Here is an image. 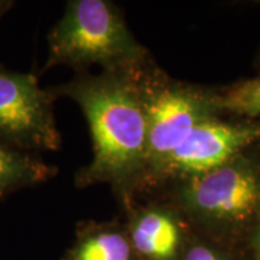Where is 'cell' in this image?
Wrapping results in <instances>:
<instances>
[{
    "mask_svg": "<svg viewBox=\"0 0 260 260\" xmlns=\"http://www.w3.org/2000/svg\"><path fill=\"white\" fill-rule=\"evenodd\" d=\"M130 242L140 260H175L181 248V229L170 211L160 205H126Z\"/></svg>",
    "mask_w": 260,
    "mask_h": 260,
    "instance_id": "cell-7",
    "label": "cell"
},
{
    "mask_svg": "<svg viewBox=\"0 0 260 260\" xmlns=\"http://www.w3.org/2000/svg\"><path fill=\"white\" fill-rule=\"evenodd\" d=\"M61 260H140L126 228L118 223L84 220L77 224L75 240Z\"/></svg>",
    "mask_w": 260,
    "mask_h": 260,
    "instance_id": "cell-8",
    "label": "cell"
},
{
    "mask_svg": "<svg viewBox=\"0 0 260 260\" xmlns=\"http://www.w3.org/2000/svg\"><path fill=\"white\" fill-rule=\"evenodd\" d=\"M135 70L86 71L48 88L56 99L69 98L77 104L89 125L93 158L75 175L76 187L107 183L124 205L133 199L147 148V122Z\"/></svg>",
    "mask_w": 260,
    "mask_h": 260,
    "instance_id": "cell-1",
    "label": "cell"
},
{
    "mask_svg": "<svg viewBox=\"0 0 260 260\" xmlns=\"http://www.w3.org/2000/svg\"><path fill=\"white\" fill-rule=\"evenodd\" d=\"M183 260H229L218 251L205 245H195L188 249Z\"/></svg>",
    "mask_w": 260,
    "mask_h": 260,
    "instance_id": "cell-11",
    "label": "cell"
},
{
    "mask_svg": "<svg viewBox=\"0 0 260 260\" xmlns=\"http://www.w3.org/2000/svg\"><path fill=\"white\" fill-rule=\"evenodd\" d=\"M44 69L69 67L86 73L93 65L103 71H132L149 59L118 6L107 0H70L47 38Z\"/></svg>",
    "mask_w": 260,
    "mask_h": 260,
    "instance_id": "cell-2",
    "label": "cell"
},
{
    "mask_svg": "<svg viewBox=\"0 0 260 260\" xmlns=\"http://www.w3.org/2000/svg\"><path fill=\"white\" fill-rule=\"evenodd\" d=\"M178 198L188 212L210 225L242 229L260 214V160L243 152L213 170L187 178Z\"/></svg>",
    "mask_w": 260,
    "mask_h": 260,
    "instance_id": "cell-4",
    "label": "cell"
},
{
    "mask_svg": "<svg viewBox=\"0 0 260 260\" xmlns=\"http://www.w3.org/2000/svg\"><path fill=\"white\" fill-rule=\"evenodd\" d=\"M212 111H225L239 116L260 117V76L209 94Z\"/></svg>",
    "mask_w": 260,
    "mask_h": 260,
    "instance_id": "cell-10",
    "label": "cell"
},
{
    "mask_svg": "<svg viewBox=\"0 0 260 260\" xmlns=\"http://www.w3.org/2000/svg\"><path fill=\"white\" fill-rule=\"evenodd\" d=\"M58 168L38 154L19 151L0 141V201L22 188L44 183L54 177Z\"/></svg>",
    "mask_w": 260,
    "mask_h": 260,
    "instance_id": "cell-9",
    "label": "cell"
},
{
    "mask_svg": "<svg viewBox=\"0 0 260 260\" xmlns=\"http://www.w3.org/2000/svg\"><path fill=\"white\" fill-rule=\"evenodd\" d=\"M258 142L260 124L219 122L211 117L195 126L188 138L140 182L133 200L136 194L153 191L174 178L187 180L213 170Z\"/></svg>",
    "mask_w": 260,
    "mask_h": 260,
    "instance_id": "cell-6",
    "label": "cell"
},
{
    "mask_svg": "<svg viewBox=\"0 0 260 260\" xmlns=\"http://www.w3.org/2000/svg\"><path fill=\"white\" fill-rule=\"evenodd\" d=\"M12 6H14V2L11 0H0V21Z\"/></svg>",
    "mask_w": 260,
    "mask_h": 260,
    "instance_id": "cell-12",
    "label": "cell"
},
{
    "mask_svg": "<svg viewBox=\"0 0 260 260\" xmlns=\"http://www.w3.org/2000/svg\"><path fill=\"white\" fill-rule=\"evenodd\" d=\"M134 76L147 122L145 167L135 186V193L140 182L154 171L195 126L211 118L213 111L209 94L169 79L151 59L139 67Z\"/></svg>",
    "mask_w": 260,
    "mask_h": 260,
    "instance_id": "cell-3",
    "label": "cell"
},
{
    "mask_svg": "<svg viewBox=\"0 0 260 260\" xmlns=\"http://www.w3.org/2000/svg\"><path fill=\"white\" fill-rule=\"evenodd\" d=\"M32 74L0 68V141L19 151L56 152L61 136L54 117L56 102Z\"/></svg>",
    "mask_w": 260,
    "mask_h": 260,
    "instance_id": "cell-5",
    "label": "cell"
},
{
    "mask_svg": "<svg viewBox=\"0 0 260 260\" xmlns=\"http://www.w3.org/2000/svg\"><path fill=\"white\" fill-rule=\"evenodd\" d=\"M255 260H260V229L255 239Z\"/></svg>",
    "mask_w": 260,
    "mask_h": 260,
    "instance_id": "cell-13",
    "label": "cell"
}]
</instances>
